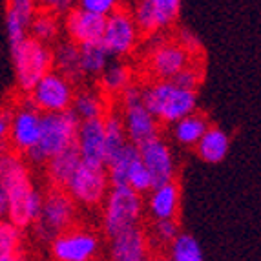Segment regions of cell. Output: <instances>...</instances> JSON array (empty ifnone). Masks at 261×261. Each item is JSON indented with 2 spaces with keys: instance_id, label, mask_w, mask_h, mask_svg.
<instances>
[{
  "instance_id": "cell-1",
  "label": "cell",
  "mask_w": 261,
  "mask_h": 261,
  "mask_svg": "<svg viewBox=\"0 0 261 261\" xmlns=\"http://www.w3.org/2000/svg\"><path fill=\"white\" fill-rule=\"evenodd\" d=\"M0 183L8 190V219L20 230L33 226L42 208V192L35 187L24 155L4 150L0 157Z\"/></svg>"
},
{
  "instance_id": "cell-2",
  "label": "cell",
  "mask_w": 261,
  "mask_h": 261,
  "mask_svg": "<svg viewBox=\"0 0 261 261\" xmlns=\"http://www.w3.org/2000/svg\"><path fill=\"white\" fill-rule=\"evenodd\" d=\"M143 102L159 124H175L183 117L197 112V92L175 86L172 81H155L143 84Z\"/></svg>"
},
{
  "instance_id": "cell-3",
  "label": "cell",
  "mask_w": 261,
  "mask_h": 261,
  "mask_svg": "<svg viewBox=\"0 0 261 261\" xmlns=\"http://www.w3.org/2000/svg\"><path fill=\"white\" fill-rule=\"evenodd\" d=\"M79 124L81 121L75 117L71 110L61 113H42L39 143L24 155L28 165L44 166L53 155L73 146Z\"/></svg>"
},
{
  "instance_id": "cell-4",
  "label": "cell",
  "mask_w": 261,
  "mask_h": 261,
  "mask_svg": "<svg viewBox=\"0 0 261 261\" xmlns=\"http://www.w3.org/2000/svg\"><path fill=\"white\" fill-rule=\"evenodd\" d=\"M144 216V199L130 187H110L100 205V230L106 238L139 226Z\"/></svg>"
},
{
  "instance_id": "cell-5",
  "label": "cell",
  "mask_w": 261,
  "mask_h": 261,
  "mask_svg": "<svg viewBox=\"0 0 261 261\" xmlns=\"http://www.w3.org/2000/svg\"><path fill=\"white\" fill-rule=\"evenodd\" d=\"M77 203L64 188H51L42 194V208L33 223V234L42 243H51L57 236L75 226Z\"/></svg>"
},
{
  "instance_id": "cell-6",
  "label": "cell",
  "mask_w": 261,
  "mask_h": 261,
  "mask_svg": "<svg viewBox=\"0 0 261 261\" xmlns=\"http://www.w3.org/2000/svg\"><path fill=\"white\" fill-rule=\"evenodd\" d=\"M119 113L124 122L128 141L135 146H141L159 135L161 124L143 102V84L132 83L119 95Z\"/></svg>"
},
{
  "instance_id": "cell-7",
  "label": "cell",
  "mask_w": 261,
  "mask_h": 261,
  "mask_svg": "<svg viewBox=\"0 0 261 261\" xmlns=\"http://www.w3.org/2000/svg\"><path fill=\"white\" fill-rule=\"evenodd\" d=\"M15 66V81L22 93H30L46 73L53 70V48L28 37L11 49Z\"/></svg>"
},
{
  "instance_id": "cell-8",
  "label": "cell",
  "mask_w": 261,
  "mask_h": 261,
  "mask_svg": "<svg viewBox=\"0 0 261 261\" xmlns=\"http://www.w3.org/2000/svg\"><path fill=\"white\" fill-rule=\"evenodd\" d=\"M100 250V236L86 226H71L49 243L53 261H97Z\"/></svg>"
},
{
  "instance_id": "cell-9",
  "label": "cell",
  "mask_w": 261,
  "mask_h": 261,
  "mask_svg": "<svg viewBox=\"0 0 261 261\" xmlns=\"http://www.w3.org/2000/svg\"><path fill=\"white\" fill-rule=\"evenodd\" d=\"M64 190L70 194L77 206H83L86 210L100 208L110 190L106 166H88L81 163V166L75 170V174L71 175Z\"/></svg>"
},
{
  "instance_id": "cell-10",
  "label": "cell",
  "mask_w": 261,
  "mask_h": 261,
  "mask_svg": "<svg viewBox=\"0 0 261 261\" xmlns=\"http://www.w3.org/2000/svg\"><path fill=\"white\" fill-rule=\"evenodd\" d=\"M183 0H134L130 13L143 37L159 35L179 20Z\"/></svg>"
},
{
  "instance_id": "cell-11",
  "label": "cell",
  "mask_w": 261,
  "mask_h": 261,
  "mask_svg": "<svg viewBox=\"0 0 261 261\" xmlns=\"http://www.w3.org/2000/svg\"><path fill=\"white\" fill-rule=\"evenodd\" d=\"M141 39L143 35H141L139 28L135 26L128 8H121L115 13L106 17L105 35H102L100 44L112 59H117V61L126 59L137 49Z\"/></svg>"
},
{
  "instance_id": "cell-12",
  "label": "cell",
  "mask_w": 261,
  "mask_h": 261,
  "mask_svg": "<svg viewBox=\"0 0 261 261\" xmlns=\"http://www.w3.org/2000/svg\"><path fill=\"white\" fill-rule=\"evenodd\" d=\"M75 95V84L61 73L51 70L46 73L35 88L28 93V100L40 113H61L71 110Z\"/></svg>"
},
{
  "instance_id": "cell-13",
  "label": "cell",
  "mask_w": 261,
  "mask_h": 261,
  "mask_svg": "<svg viewBox=\"0 0 261 261\" xmlns=\"http://www.w3.org/2000/svg\"><path fill=\"white\" fill-rule=\"evenodd\" d=\"M40 122L42 113L28 99L15 106L9 117V148L20 155H26L31 148H35L40 137Z\"/></svg>"
},
{
  "instance_id": "cell-14",
  "label": "cell",
  "mask_w": 261,
  "mask_h": 261,
  "mask_svg": "<svg viewBox=\"0 0 261 261\" xmlns=\"http://www.w3.org/2000/svg\"><path fill=\"white\" fill-rule=\"evenodd\" d=\"M192 61L194 59L175 40H159L146 57L148 71L155 81H172L179 71L192 64Z\"/></svg>"
},
{
  "instance_id": "cell-15",
  "label": "cell",
  "mask_w": 261,
  "mask_h": 261,
  "mask_svg": "<svg viewBox=\"0 0 261 261\" xmlns=\"http://www.w3.org/2000/svg\"><path fill=\"white\" fill-rule=\"evenodd\" d=\"M105 28L106 17L88 13L77 6L62 15V31L66 33V39L75 42L77 46L100 42L105 35Z\"/></svg>"
},
{
  "instance_id": "cell-16",
  "label": "cell",
  "mask_w": 261,
  "mask_h": 261,
  "mask_svg": "<svg viewBox=\"0 0 261 261\" xmlns=\"http://www.w3.org/2000/svg\"><path fill=\"white\" fill-rule=\"evenodd\" d=\"M139 148V155L143 165L148 170L153 187L175 181V161L170 150V144L157 135L153 139L143 143Z\"/></svg>"
},
{
  "instance_id": "cell-17",
  "label": "cell",
  "mask_w": 261,
  "mask_h": 261,
  "mask_svg": "<svg viewBox=\"0 0 261 261\" xmlns=\"http://www.w3.org/2000/svg\"><path fill=\"white\" fill-rule=\"evenodd\" d=\"M150 240L143 226H134L128 230L108 238L106 261H141L150 256Z\"/></svg>"
},
{
  "instance_id": "cell-18",
  "label": "cell",
  "mask_w": 261,
  "mask_h": 261,
  "mask_svg": "<svg viewBox=\"0 0 261 261\" xmlns=\"http://www.w3.org/2000/svg\"><path fill=\"white\" fill-rule=\"evenodd\" d=\"M75 146L81 163L88 166H106L105 155V122L102 119L83 121L79 124Z\"/></svg>"
},
{
  "instance_id": "cell-19",
  "label": "cell",
  "mask_w": 261,
  "mask_h": 261,
  "mask_svg": "<svg viewBox=\"0 0 261 261\" xmlns=\"http://www.w3.org/2000/svg\"><path fill=\"white\" fill-rule=\"evenodd\" d=\"M181 208V187L177 181L153 187L144 201V210L152 221L159 219H177Z\"/></svg>"
},
{
  "instance_id": "cell-20",
  "label": "cell",
  "mask_w": 261,
  "mask_h": 261,
  "mask_svg": "<svg viewBox=\"0 0 261 261\" xmlns=\"http://www.w3.org/2000/svg\"><path fill=\"white\" fill-rule=\"evenodd\" d=\"M53 70L61 73L70 83H83V66H81V46L71 40L57 42L53 48Z\"/></svg>"
},
{
  "instance_id": "cell-21",
  "label": "cell",
  "mask_w": 261,
  "mask_h": 261,
  "mask_svg": "<svg viewBox=\"0 0 261 261\" xmlns=\"http://www.w3.org/2000/svg\"><path fill=\"white\" fill-rule=\"evenodd\" d=\"M108 97L100 92L99 88H79L75 90L71 112L79 121H92V119H102L108 112Z\"/></svg>"
},
{
  "instance_id": "cell-22",
  "label": "cell",
  "mask_w": 261,
  "mask_h": 261,
  "mask_svg": "<svg viewBox=\"0 0 261 261\" xmlns=\"http://www.w3.org/2000/svg\"><path fill=\"white\" fill-rule=\"evenodd\" d=\"M44 166H46V179H48L49 187L66 188L71 175L75 174V170L81 166V155H79L77 146L73 144L70 148L59 152Z\"/></svg>"
},
{
  "instance_id": "cell-23",
  "label": "cell",
  "mask_w": 261,
  "mask_h": 261,
  "mask_svg": "<svg viewBox=\"0 0 261 261\" xmlns=\"http://www.w3.org/2000/svg\"><path fill=\"white\" fill-rule=\"evenodd\" d=\"M194 148H196L197 157L203 163L219 165L221 161H225L226 153L230 150V137L223 128L210 124L208 130L205 132V135L201 137L199 143Z\"/></svg>"
},
{
  "instance_id": "cell-24",
  "label": "cell",
  "mask_w": 261,
  "mask_h": 261,
  "mask_svg": "<svg viewBox=\"0 0 261 261\" xmlns=\"http://www.w3.org/2000/svg\"><path fill=\"white\" fill-rule=\"evenodd\" d=\"M102 122H105V155L106 163H110L124 150V146L130 141H128L124 122H122L119 110L108 108V112L102 117Z\"/></svg>"
},
{
  "instance_id": "cell-25",
  "label": "cell",
  "mask_w": 261,
  "mask_h": 261,
  "mask_svg": "<svg viewBox=\"0 0 261 261\" xmlns=\"http://www.w3.org/2000/svg\"><path fill=\"white\" fill-rule=\"evenodd\" d=\"M134 83V71L122 61H110L106 70L99 77V90L108 99H115Z\"/></svg>"
},
{
  "instance_id": "cell-26",
  "label": "cell",
  "mask_w": 261,
  "mask_h": 261,
  "mask_svg": "<svg viewBox=\"0 0 261 261\" xmlns=\"http://www.w3.org/2000/svg\"><path fill=\"white\" fill-rule=\"evenodd\" d=\"M210 122L206 119V115L199 112H194L187 117H183L181 121H177L175 124H172V137L177 144L185 146V148H194L199 139L205 135V132L208 130Z\"/></svg>"
},
{
  "instance_id": "cell-27",
  "label": "cell",
  "mask_w": 261,
  "mask_h": 261,
  "mask_svg": "<svg viewBox=\"0 0 261 261\" xmlns=\"http://www.w3.org/2000/svg\"><path fill=\"white\" fill-rule=\"evenodd\" d=\"M61 31H62L61 17L51 13V11H46V9H39V13H37L35 17H33V20H31L28 33H30L31 39H35V40H39V42L51 46V44L57 42V39H59V35H61Z\"/></svg>"
},
{
  "instance_id": "cell-28",
  "label": "cell",
  "mask_w": 261,
  "mask_h": 261,
  "mask_svg": "<svg viewBox=\"0 0 261 261\" xmlns=\"http://www.w3.org/2000/svg\"><path fill=\"white\" fill-rule=\"evenodd\" d=\"M110 61L112 57L108 55L100 42L81 46V66H83L84 79H99Z\"/></svg>"
},
{
  "instance_id": "cell-29",
  "label": "cell",
  "mask_w": 261,
  "mask_h": 261,
  "mask_svg": "<svg viewBox=\"0 0 261 261\" xmlns=\"http://www.w3.org/2000/svg\"><path fill=\"white\" fill-rule=\"evenodd\" d=\"M137 157H139V148L135 144L128 143L115 159L106 163V174H108L110 179V187H126V175Z\"/></svg>"
},
{
  "instance_id": "cell-30",
  "label": "cell",
  "mask_w": 261,
  "mask_h": 261,
  "mask_svg": "<svg viewBox=\"0 0 261 261\" xmlns=\"http://www.w3.org/2000/svg\"><path fill=\"white\" fill-rule=\"evenodd\" d=\"M168 261H205L199 241L192 234L181 232L172 243L166 247Z\"/></svg>"
},
{
  "instance_id": "cell-31",
  "label": "cell",
  "mask_w": 261,
  "mask_h": 261,
  "mask_svg": "<svg viewBox=\"0 0 261 261\" xmlns=\"http://www.w3.org/2000/svg\"><path fill=\"white\" fill-rule=\"evenodd\" d=\"M146 234L152 247H168L181 234V228L177 219H159V221H152Z\"/></svg>"
},
{
  "instance_id": "cell-32",
  "label": "cell",
  "mask_w": 261,
  "mask_h": 261,
  "mask_svg": "<svg viewBox=\"0 0 261 261\" xmlns=\"http://www.w3.org/2000/svg\"><path fill=\"white\" fill-rule=\"evenodd\" d=\"M22 252V230L8 219L0 221V261Z\"/></svg>"
},
{
  "instance_id": "cell-33",
  "label": "cell",
  "mask_w": 261,
  "mask_h": 261,
  "mask_svg": "<svg viewBox=\"0 0 261 261\" xmlns=\"http://www.w3.org/2000/svg\"><path fill=\"white\" fill-rule=\"evenodd\" d=\"M126 187H130L132 190H135L137 194H141V196L148 194L153 188L152 177H150L146 166L141 161V155L137 157L134 161V165L130 166V172H128V175H126Z\"/></svg>"
},
{
  "instance_id": "cell-34",
  "label": "cell",
  "mask_w": 261,
  "mask_h": 261,
  "mask_svg": "<svg viewBox=\"0 0 261 261\" xmlns=\"http://www.w3.org/2000/svg\"><path fill=\"white\" fill-rule=\"evenodd\" d=\"M39 0H8V13L18 18L24 26H28V30L33 17L39 13Z\"/></svg>"
},
{
  "instance_id": "cell-35",
  "label": "cell",
  "mask_w": 261,
  "mask_h": 261,
  "mask_svg": "<svg viewBox=\"0 0 261 261\" xmlns=\"http://www.w3.org/2000/svg\"><path fill=\"white\" fill-rule=\"evenodd\" d=\"M203 81V68H201L199 62H192L188 64L185 70H181L174 79L172 83L179 88H185V90H190V92H197V86Z\"/></svg>"
},
{
  "instance_id": "cell-36",
  "label": "cell",
  "mask_w": 261,
  "mask_h": 261,
  "mask_svg": "<svg viewBox=\"0 0 261 261\" xmlns=\"http://www.w3.org/2000/svg\"><path fill=\"white\" fill-rule=\"evenodd\" d=\"M75 6L88 13H95L100 17H108L117 9L124 8V0H75Z\"/></svg>"
},
{
  "instance_id": "cell-37",
  "label": "cell",
  "mask_w": 261,
  "mask_h": 261,
  "mask_svg": "<svg viewBox=\"0 0 261 261\" xmlns=\"http://www.w3.org/2000/svg\"><path fill=\"white\" fill-rule=\"evenodd\" d=\"M6 31H8V40H9V46L11 49H15L20 42L30 37L28 33V26H24L18 18H15L13 15L6 13Z\"/></svg>"
},
{
  "instance_id": "cell-38",
  "label": "cell",
  "mask_w": 261,
  "mask_h": 261,
  "mask_svg": "<svg viewBox=\"0 0 261 261\" xmlns=\"http://www.w3.org/2000/svg\"><path fill=\"white\" fill-rule=\"evenodd\" d=\"M175 42L181 46V48L185 49V51L188 53V55L194 59L196 55H199L201 53V42H199V39H197L192 31H188V30H179L177 31V35H175Z\"/></svg>"
},
{
  "instance_id": "cell-39",
  "label": "cell",
  "mask_w": 261,
  "mask_h": 261,
  "mask_svg": "<svg viewBox=\"0 0 261 261\" xmlns=\"http://www.w3.org/2000/svg\"><path fill=\"white\" fill-rule=\"evenodd\" d=\"M40 9L51 11L55 15H66L71 8H75V0H39Z\"/></svg>"
},
{
  "instance_id": "cell-40",
  "label": "cell",
  "mask_w": 261,
  "mask_h": 261,
  "mask_svg": "<svg viewBox=\"0 0 261 261\" xmlns=\"http://www.w3.org/2000/svg\"><path fill=\"white\" fill-rule=\"evenodd\" d=\"M9 117H11V110H0V148L4 146V141L8 139Z\"/></svg>"
},
{
  "instance_id": "cell-41",
  "label": "cell",
  "mask_w": 261,
  "mask_h": 261,
  "mask_svg": "<svg viewBox=\"0 0 261 261\" xmlns=\"http://www.w3.org/2000/svg\"><path fill=\"white\" fill-rule=\"evenodd\" d=\"M6 216H8V190L0 183V221L6 219Z\"/></svg>"
},
{
  "instance_id": "cell-42",
  "label": "cell",
  "mask_w": 261,
  "mask_h": 261,
  "mask_svg": "<svg viewBox=\"0 0 261 261\" xmlns=\"http://www.w3.org/2000/svg\"><path fill=\"white\" fill-rule=\"evenodd\" d=\"M2 261H26V256H24V252H18V254H15V256H9Z\"/></svg>"
},
{
  "instance_id": "cell-43",
  "label": "cell",
  "mask_w": 261,
  "mask_h": 261,
  "mask_svg": "<svg viewBox=\"0 0 261 261\" xmlns=\"http://www.w3.org/2000/svg\"><path fill=\"white\" fill-rule=\"evenodd\" d=\"M141 261H168L166 257H163V256H153V254H150V256H146L144 259H141Z\"/></svg>"
},
{
  "instance_id": "cell-44",
  "label": "cell",
  "mask_w": 261,
  "mask_h": 261,
  "mask_svg": "<svg viewBox=\"0 0 261 261\" xmlns=\"http://www.w3.org/2000/svg\"><path fill=\"white\" fill-rule=\"evenodd\" d=\"M4 150H6L4 146H2V148H0V157H2V152H4Z\"/></svg>"
},
{
  "instance_id": "cell-45",
  "label": "cell",
  "mask_w": 261,
  "mask_h": 261,
  "mask_svg": "<svg viewBox=\"0 0 261 261\" xmlns=\"http://www.w3.org/2000/svg\"><path fill=\"white\" fill-rule=\"evenodd\" d=\"M40 261H53V259H40Z\"/></svg>"
}]
</instances>
